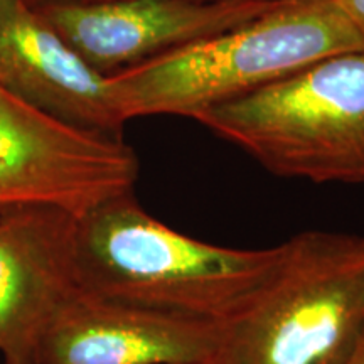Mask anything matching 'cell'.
Here are the masks:
<instances>
[{"mask_svg": "<svg viewBox=\"0 0 364 364\" xmlns=\"http://www.w3.org/2000/svg\"><path fill=\"white\" fill-rule=\"evenodd\" d=\"M282 258L273 248H228L182 235L134 193L78 220L81 290L97 297L226 326L247 309Z\"/></svg>", "mask_w": 364, "mask_h": 364, "instance_id": "6da1fadb", "label": "cell"}, {"mask_svg": "<svg viewBox=\"0 0 364 364\" xmlns=\"http://www.w3.org/2000/svg\"><path fill=\"white\" fill-rule=\"evenodd\" d=\"M285 0H93L33 7L102 75L247 24Z\"/></svg>", "mask_w": 364, "mask_h": 364, "instance_id": "8992f818", "label": "cell"}, {"mask_svg": "<svg viewBox=\"0 0 364 364\" xmlns=\"http://www.w3.org/2000/svg\"><path fill=\"white\" fill-rule=\"evenodd\" d=\"M364 49L336 0H285L247 24L107 75L122 120H196L321 59Z\"/></svg>", "mask_w": 364, "mask_h": 364, "instance_id": "7a4b0ae2", "label": "cell"}, {"mask_svg": "<svg viewBox=\"0 0 364 364\" xmlns=\"http://www.w3.org/2000/svg\"><path fill=\"white\" fill-rule=\"evenodd\" d=\"M349 364H364V338L361 341V344L358 346L356 353H354V356Z\"/></svg>", "mask_w": 364, "mask_h": 364, "instance_id": "7c38bea8", "label": "cell"}, {"mask_svg": "<svg viewBox=\"0 0 364 364\" xmlns=\"http://www.w3.org/2000/svg\"><path fill=\"white\" fill-rule=\"evenodd\" d=\"M225 326L80 290L41 341L36 364H223Z\"/></svg>", "mask_w": 364, "mask_h": 364, "instance_id": "ba28073f", "label": "cell"}, {"mask_svg": "<svg viewBox=\"0 0 364 364\" xmlns=\"http://www.w3.org/2000/svg\"><path fill=\"white\" fill-rule=\"evenodd\" d=\"M0 86L68 124L122 136L107 76L93 70L26 0H0Z\"/></svg>", "mask_w": 364, "mask_h": 364, "instance_id": "9c48e42d", "label": "cell"}, {"mask_svg": "<svg viewBox=\"0 0 364 364\" xmlns=\"http://www.w3.org/2000/svg\"><path fill=\"white\" fill-rule=\"evenodd\" d=\"M31 7H38L43 6V4H49V2H93V0H26Z\"/></svg>", "mask_w": 364, "mask_h": 364, "instance_id": "8fae6325", "label": "cell"}, {"mask_svg": "<svg viewBox=\"0 0 364 364\" xmlns=\"http://www.w3.org/2000/svg\"><path fill=\"white\" fill-rule=\"evenodd\" d=\"M194 122L279 177L364 184V49L312 63Z\"/></svg>", "mask_w": 364, "mask_h": 364, "instance_id": "3957f363", "label": "cell"}, {"mask_svg": "<svg viewBox=\"0 0 364 364\" xmlns=\"http://www.w3.org/2000/svg\"><path fill=\"white\" fill-rule=\"evenodd\" d=\"M364 338V236L304 231L225 326L223 364H349Z\"/></svg>", "mask_w": 364, "mask_h": 364, "instance_id": "277c9868", "label": "cell"}, {"mask_svg": "<svg viewBox=\"0 0 364 364\" xmlns=\"http://www.w3.org/2000/svg\"><path fill=\"white\" fill-rule=\"evenodd\" d=\"M341 11H343L351 24L356 27L359 38L364 44V0H336Z\"/></svg>", "mask_w": 364, "mask_h": 364, "instance_id": "30bf717a", "label": "cell"}, {"mask_svg": "<svg viewBox=\"0 0 364 364\" xmlns=\"http://www.w3.org/2000/svg\"><path fill=\"white\" fill-rule=\"evenodd\" d=\"M139 172L122 136L63 124L0 86V213L49 206L83 218L134 193Z\"/></svg>", "mask_w": 364, "mask_h": 364, "instance_id": "5b68a950", "label": "cell"}, {"mask_svg": "<svg viewBox=\"0 0 364 364\" xmlns=\"http://www.w3.org/2000/svg\"><path fill=\"white\" fill-rule=\"evenodd\" d=\"M78 220L49 206L0 213V354L36 364L49 326L80 292Z\"/></svg>", "mask_w": 364, "mask_h": 364, "instance_id": "52a82bcc", "label": "cell"}]
</instances>
